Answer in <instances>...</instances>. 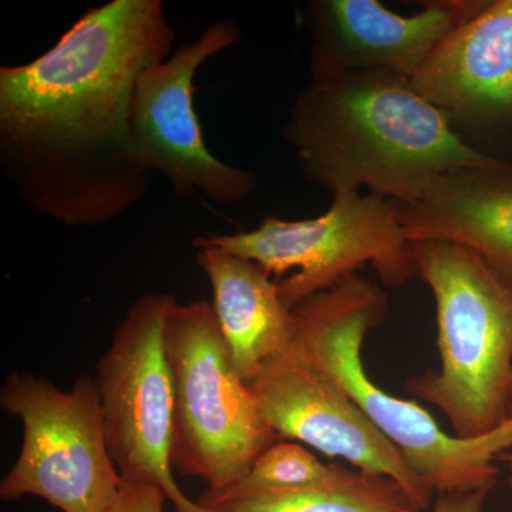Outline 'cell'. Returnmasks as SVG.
<instances>
[{"instance_id":"cell-1","label":"cell","mask_w":512,"mask_h":512,"mask_svg":"<svg viewBox=\"0 0 512 512\" xmlns=\"http://www.w3.org/2000/svg\"><path fill=\"white\" fill-rule=\"evenodd\" d=\"M174 40L161 0H113L45 55L0 67V167L33 210L99 227L146 197L153 173L131 141V99Z\"/></svg>"},{"instance_id":"cell-2","label":"cell","mask_w":512,"mask_h":512,"mask_svg":"<svg viewBox=\"0 0 512 512\" xmlns=\"http://www.w3.org/2000/svg\"><path fill=\"white\" fill-rule=\"evenodd\" d=\"M282 136L306 180L330 194L360 192L413 204L441 175L512 171L458 134L410 79L393 73L346 74L306 84Z\"/></svg>"},{"instance_id":"cell-3","label":"cell","mask_w":512,"mask_h":512,"mask_svg":"<svg viewBox=\"0 0 512 512\" xmlns=\"http://www.w3.org/2000/svg\"><path fill=\"white\" fill-rule=\"evenodd\" d=\"M292 313L296 348L399 448L416 476L440 494L491 491L500 474L495 463L512 451V419L485 436L460 439L420 404L384 392L367 376L363 342L387 315L379 286L350 275Z\"/></svg>"},{"instance_id":"cell-4","label":"cell","mask_w":512,"mask_h":512,"mask_svg":"<svg viewBox=\"0 0 512 512\" xmlns=\"http://www.w3.org/2000/svg\"><path fill=\"white\" fill-rule=\"evenodd\" d=\"M410 249L436 301L441 366L414 377L407 390L439 407L454 436H485L508 420L512 289L464 245L424 239Z\"/></svg>"},{"instance_id":"cell-5","label":"cell","mask_w":512,"mask_h":512,"mask_svg":"<svg viewBox=\"0 0 512 512\" xmlns=\"http://www.w3.org/2000/svg\"><path fill=\"white\" fill-rule=\"evenodd\" d=\"M164 340L173 383L171 464L221 493L281 439L232 365L212 303L174 301Z\"/></svg>"},{"instance_id":"cell-6","label":"cell","mask_w":512,"mask_h":512,"mask_svg":"<svg viewBox=\"0 0 512 512\" xmlns=\"http://www.w3.org/2000/svg\"><path fill=\"white\" fill-rule=\"evenodd\" d=\"M402 204L377 195L339 192L325 214L312 220L268 217L258 228L197 238L194 247L224 249L276 276L289 311L328 291L370 264L387 286H402L416 275L404 234Z\"/></svg>"},{"instance_id":"cell-7","label":"cell","mask_w":512,"mask_h":512,"mask_svg":"<svg viewBox=\"0 0 512 512\" xmlns=\"http://www.w3.org/2000/svg\"><path fill=\"white\" fill-rule=\"evenodd\" d=\"M0 409L23 424L15 464L0 481L3 501L43 498L62 512H104L121 484L111 460L99 390L82 376L63 392L45 377L12 372Z\"/></svg>"},{"instance_id":"cell-8","label":"cell","mask_w":512,"mask_h":512,"mask_svg":"<svg viewBox=\"0 0 512 512\" xmlns=\"http://www.w3.org/2000/svg\"><path fill=\"white\" fill-rule=\"evenodd\" d=\"M175 299L146 293L128 309L96 367L107 448L121 478L163 488L175 512H207L173 476V383L164 329Z\"/></svg>"},{"instance_id":"cell-9","label":"cell","mask_w":512,"mask_h":512,"mask_svg":"<svg viewBox=\"0 0 512 512\" xmlns=\"http://www.w3.org/2000/svg\"><path fill=\"white\" fill-rule=\"evenodd\" d=\"M241 39L238 23L220 20L137 79L128 120L131 141L141 163L167 178L175 197L202 192L217 204L232 205L258 188V175L224 163L208 150L194 107L195 74Z\"/></svg>"},{"instance_id":"cell-10","label":"cell","mask_w":512,"mask_h":512,"mask_svg":"<svg viewBox=\"0 0 512 512\" xmlns=\"http://www.w3.org/2000/svg\"><path fill=\"white\" fill-rule=\"evenodd\" d=\"M281 440H296L357 470L396 481L421 511L434 490L356 403L316 369L295 343L248 383Z\"/></svg>"},{"instance_id":"cell-11","label":"cell","mask_w":512,"mask_h":512,"mask_svg":"<svg viewBox=\"0 0 512 512\" xmlns=\"http://www.w3.org/2000/svg\"><path fill=\"white\" fill-rule=\"evenodd\" d=\"M485 5L434 0L404 16L377 0H313L303 15L311 37V80L367 72L412 79L440 43Z\"/></svg>"},{"instance_id":"cell-12","label":"cell","mask_w":512,"mask_h":512,"mask_svg":"<svg viewBox=\"0 0 512 512\" xmlns=\"http://www.w3.org/2000/svg\"><path fill=\"white\" fill-rule=\"evenodd\" d=\"M410 82L463 137L512 123V0L487 2Z\"/></svg>"},{"instance_id":"cell-13","label":"cell","mask_w":512,"mask_h":512,"mask_svg":"<svg viewBox=\"0 0 512 512\" xmlns=\"http://www.w3.org/2000/svg\"><path fill=\"white\" fill-rule=\"evenodd\" d=\"M404 234L473 249L512 289V171L441 175L413 204L402 205Z\"/></svg>"},{"instance_id":"cell-14","label":"cell","mask_w":512,"mask_h":512,"mask_svg":"<svg viewBox=\"0 0 512 512\" xmlns=\"http://www.w3.org/2000/svg\"><path fill=\"white\" fill-rule=\"evenodd\" d=\"M197 264L212 288L232 365L245 383L295 343L293 313L282 302L278 281L262 266L214 247L198 248Z\"/></svg>"},{"instance_id":"cell-15","label":"cell","mask_w":512,"mask_h":512,"mask_svg":"<svg viewBox=\"0 0 512 512\" xmlns=\"http://www.w3.org/2000/svg\"><path fill=\"white\" fill-rule=\"evenodd\" d=\"M195 503L207 512H421L396 481L348 467L328 483L291 490H207Z\"/></svg>"},{"instance_id":"cell-16","label":"cell","mask_w":512,"mask_h":512,"mask_svg":"<svg viewBox=\"0 0 512 512\" xmlns=\"http://www.w3.org/2000/svg\"><path fill=\"white\" fill-rule=\"evenodd\" d=\"M345 466L325 464L312 451L295 441L279 440L266 448L245 477L228 490H291L328 483L339 476ZM227 491V490H225Z\"/></svg>"},{"instance_id":"cell-17","label":"cell","mask_w":512,"mask_h":512,"mask_svg":"<svg viewBox=\"0 0 512 512\" xmlns=\"http://www.w3.org/2000/svg\"><path fill=\"white\" fill-rule=\"evenodd\" d=\"M167 500L156 484L121 478L119 493L104 512H164Z\"/></svg>"},{"instance_id":"cell-18","label":"cell","mask_w":512,"mask_h":512,"mask_svg":"<svg viewBox=\"0 0 512 512\" xmlns=\"http://www.w3.org/2000/svg\"><path fill=\"white\" fill-rule=\"evenodd\" d=\"M488 493L490 490L440 494L434 504L433 512H484Z\"/></svg>"},{"instance_id":"cell-19","label":"cell","mask_w":512,"mask_h":512,"mask_svg":"<svg viewBox=\"0 0 512 512\" xmlns=\"http://www.w3.org/2000/svg\"><path fill=\"white\" fill-rule=\"evenodd\" d=\"M500 460L505 461V463H508V466H510V470H511L510 487L512 488V451H508V453L503 454V456L500 457Z\"/></svg>"},{"instance_id":"cell-20","label":"cell","mask_w":512,"mask_h":512,"mask_svg":"<svg viewBox=\"0 0 512 512\" xmlns=\"http://www.w3.org/2000/svg\"><path fill=\"white\" fill-rule=\"evenodd\" d=\"M512 419V382L510 387V394H508V420Z\"/></svg>"}]
</instances>
